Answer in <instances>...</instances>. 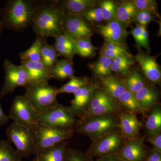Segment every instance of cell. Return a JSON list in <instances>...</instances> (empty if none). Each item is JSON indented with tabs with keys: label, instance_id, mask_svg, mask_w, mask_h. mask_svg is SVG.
Returning <instances> with one entry per match:
<instances>
[{
	"label": "cell",
	"instance_id": "42",
	"mask_svg": "<svg viewBox=\"0 0 161 161\" xmlns=\"http://www.w3.org/2000/svg\"><path fill=\"white\" fill-rule=\"evenodd\" d=\"M53 46L57 51L58 56L64 57L65 59L73 61V58L75 55L74 51L61 46L56 43H55Z\"/></svg>",
	"mask_w": 161,
	"mask_h": 161
},
{
	"label": "cell",
	"instance_id": "12",
	"mask_svg": "<svg viewBox=\"0 0 161 161\" xmlns=\"http://www.w3.org/2000/svg\"><path fill=\"white\" fill-rule=\"evenodd\" d=\"M100 86L99 84L92 82L74 93L75 98L69 107L73 116L80 118L88 106L95 91Z\"/></svg>",
	"mask_w": 161,
	"mask_h": 161
},
{
	"label": "cell",
	"instance_id": "20",
	"mask_svg": "<svg viewBox=\"0 0 161 161\" xmlns=\"http://www.w3.org/2000/svg\"><path fill=\"white\" fill-rule=\"evenodd\" d=\"M115 4L116 20L127 28L133 23L137 9L132 1H120Z\"/></svg>",
	"mask_w": 161,
	"mask_h": 161
},
{
	"label": "cell",
	"instance_id": "11",
	"mask_svg": "<svg viewBox=\"0 0 161 161\" xmlns=\"http://www.w3.org/2000/svg\"><path fill=\"white\" fill-rule=\"evenodd\" d=\"M63 31L64 33L73 40L81 38H91L94 34V29L92 25L79 15L65 14Z\"/></svg>",
	"mask_w": 161,
	"mask_h": 161
},
{
	"label": "cell",
	"instance_id": "7",
	"mask_svg": "<svg viewBox=\"0 0 161 161\" xmlns=\"http://www.w3.org/2000/svg\"><path fill=\"white\" fill-rule=\"evenodd\" d=\"M37 114L26 97L18 95L13 101L9 116L14 123L32 132L38 124Z\"/></svg>",
	"mask_w": 161,
	"mask_h": 161
},
{
	"label": "cell",
	"instance_id": "8",
	"mask_svg": "<svg viewBox=\"0 0 161 161\" xmlns=\"http://www.w3.org/2000/svg\"><path fill=\"white\" fill-rule=\"evenodd\" d=\"M6 134L8 140L14 144L22 158L35 155L34 137L33 132L29 129L14 122L7 128Z\"/></svg>",
	"mask_w": 161,
	"mask_h": 161
},
{
	"label": "cell",
	"instance_id": "45",
	"mask_svg": "<svg viewBox=\"0 0 161 161\" xmlns=\"http://www.w3.org/2000/svg\"><path fill=\"white\" fill-rule=\"evenodd\" d=\"M149 37V33L147 29V27L144 26L142 34L141 48H145L148 52V53H149L150 49Z\"/></svg>",
	"mask_w": 161,
	"mask_h": 161
},
{
	"label": "cell",
	"instance_id": "18",
	"mask_svg": "<svg viewBox=\"0 0 161 161\" xmlns=\"http://www.w3.org/2000/svg\"><path fill=\"white\" fill-rule=\"evenodd\" d=\"M135 96L141 106L147 112L157 105L159 104L158 91L152 84L146 83L135 94Z\"/></svg>",
	"mask_w": 161,
	"mask_h": 161
},
{
	"label": "cell",
	"instance_id": "23",
	"mask_svg": "<svg viewBox=\"0 0 161 161\" xmlns=\"http://www.w3.org/2000/svg\"><path fill=\"white\" fill-rule=\"evenodd\" d=\"M121 111L141 114L146 116V112L136 98L135 94L126 91L119 97L116 101Z\"/></svg>",
	"mask_w": 161,
	"mask_h": 161
},
{
	"label": "cell",
	"instance_id": "4",
	"mask_svg": "<svg viewBox=\"0 0 161 161\" xmlns=\"http://www.w3.org/2000/svg\"><path fill=\"white\" fill-rule=\"evenodd\" d=\"M23 96L26 97L37 114L53 108L59 104L57 87L48 83L29 82Z\"/></svg>",
	"mask_w": 161,
	"mask_h": 161
},
{
	"label": "cell",
	"instance_id": "2",
	"mask_svg": "<svg viewBox=\"0 0 161 161\" xmlns=\"http://www.w3.org/2000/svg\"><path fill=\"white\" fill-rule=\"evenodd\" d=\"M40 2L29 0H11L2 11L3 27L16 31H22L31 25L35 11Z\"/></svg>",
	"mask_w": 161,
	"mask_h": 161
},
{
	"label": "cell",
	"instance_id": "22",
	"mask_svg": "<svg viewBox=\"0 0 161 161\" xmlns=\"http://www.w3.org/2000/svg\"><path fill=\"white\" fill-rule=\"evenodd\" d=\"M69 141H64L41 151L36 155L38 161H65Z\"/></svg>",
	"mask_w": 161,
	"mask_h": 161
},
{
	"label": "cell",
	"instance_id": "15",
	"mask_svg": "<svg viewBox=\"0 0 161 161\" xmlns=\"http://www.w3.org/2000/svg\"><path fill=\"white\" fill-rule=\"evenodd\" d=\"M135 62L140 66L144 76L150 82L159 84L161 80V71L155 58L139 49L137 54L133 57Z\"/></svg>",
	"mask_w": 161,
	"mask_h": 161
},
{
	"label": "cell",
	"instance_id": "44",
	"mask_svg": "<svg viewBox=\"0 0 161 161\" xmlns=\"http://www.w3.org/2000/svg\"><path fill=\"white\" fill-rule=\"evenodd\" d=\"M144 161H161V152L153 147L147 148V154Z\"/></svg>",
	"mask_w": 161,
	"mask_h": 161
},
{
	"label": "cell",
	"instance_id": "36",
	"mask_svg": "<svg viewBox=\"0 0 161 161\" xmlns=\"http://www.w3.org/2000/svg\"><path fill=\"white\" fill-rule=\"evenodd\" d=\"M132 3L137 10L150 13L159 18L157 3L154 0H132Z\"/></svg>",
	"mask_w": 161,
	"mask_h": 161
},
{
	"label": "cell",
	"instance_id": "13",
	"mask_svg": "<svg viewBox=\"0 0 161 161\" xmlns=\"http://www.w3.org/2000/svg\"><path fill=\"white\" fill-rule=\"evenodd\" d=\"M95 31L103 38L105 41L126 45L128 31L126 28L117 21L107 22L106 24L95 25Z\"/></svg>",
	"mask_w": 161,
	"mask_h": 161
},
{
	"label": "cell",
	"instance_id": "19",
	"mask_svg": "<svg viewBox=\"0 0 161 161\" xmlns=\"http://www.w3.org/2000/svg\"><path fill=\"white\" fill-rule=\"evenodd\" d=\"M58 3L65 14L80 15L87 9L98 6L99 1L97 0H65L58 1Z\"/></svg>",
	"mask_w": 161,
	"mask_h": 161
},
{
	"label": "cell",
	"instance_id": "28",
	"mask_svg": "<svg viewBox=\"0 0 161 161\" xmlns=\"http://www.w3.org/2000/svg\"><path fill=\"white\" fill-rule=\"evenodd\" d=\"M144 125V128L147 134L161 132V108L159 104L153 108Z\"/></svg>",
	"mask_w": 161,
	"mask_h": 161
},
{
	"label": "cell",
	"instance_id": "47",
	"mask_svg": "<svg viewBox=\"0 0 161 161\" xmlns=\"http://www.w3.org/2000/svg\"><path fill=\"white\" fill-rule=\"evenodd\" d=\"M0 98V99H1ZM10 119L9 116L5 114L0 103V127L3 126L7 123Z\"/></svg>",
	"mask_w": 161,
	"mask_h": 161
},
{
	"label": "cell",
	"instance_id": "10",
	"mask_svg": "<svg viewBox=\"0 0 161 161\" xmlns=\"http://www.w3.org/2000/svg\"><path fill=\"white\" fill-rule=\"evenodd\" d=\"M5 76L0 93V98L14 92L18 87L26 88L29 82V77L22 64L15 65L9 59L3 64Z\"/></svg>",
	"mask_w": 161,
	"mask_h": 161
},
{
	"label": "cell",
	"instance_id": "27",
	"mask_svg": "<svg viewBox=\"0 0 161 161\" xmlns=\"http://www.w3.org/2000/svg\"><path fill=\"white\" fill-rule=\"evenodd\" d=\"M112 60L110 58L99 55L98 60L90 64L89 67L93 75L100 79L112 75Z\"/></svg>",
	"mask_w": 161,
	"mask_h": 161
},
{
	"label": "cell",
	"instance_id": "14",
	"mask_svg": "<svg viewBox=\"0 0 161 161\" xmlns=\"http://www.w3.org/2000/svg\"><path fill=\"white\" fill-rule=\"evenodd\" d=\"M144 137L127 139L116 154L122 161H144L147 148Z\"/></svg>",
	"mask_w": 161,
	"mask_h": 161
},
{
	"label": "cell",
	"instance_id": "41",
	"mask_svg": "<svg viewBox=\"0 0 161 161\" xmlns=\"http://www.w3.org/2000/svg\"><path fill=\"white\" fill-rule=\"evenodd\" d=\"M55 43L74 51V40L65 34H61L55 37Z\"/></svg>",
	"mask_w": 161,
	"mask_h": 161
},
{
	"label": "cell",
	"instance_id": "24",
	"mask_svg": "<svg viewBox=\"0 0 161 161\" xmlns=\"http://www.w3.org/2000/svg\"><path fill=\"white\" fill-rule=\"evenodd\" d=\"M73 61L66 59L58 60L51 69L52 78L63 81L75 77Z\"/></svg>",
	"mask_w": 161,
	"mask_h": 161
},
{
	"label": "cell",
	"instance_id": "31",
	"mask_svg": "<svg viewBox=\"0 0 161 161\" xmlns=\"http://www.w3.org/2000/svg\"><path fill=\"white\" fill-rule=\"evenodd\" d=\"M58 55L53 45H50L43 40L41 48V61L47 68L52 69L58 61Z\"/></svg>",
	"mask_w": 161,
	"mask_h": 161
},
{
	"label": "cell",
	"instance_id": "21",
	"mask_svg": "<svg viewBox=\"0 0 161 161\" xmlns=\"http://www.w3.org/2000/svg\"><path fill=\"white\" fill-rule=\"evenodd\" d=\"M99 80L101 87L116 101L119 97L127 91L123 79L116 75L112 74Z\"/></svg>",
	"mask_w": 161,
	"mask_h": 161
},
{
	"label": "cell",
	"instance_id": "25",
	"mask_svg": "<svg viewBox=\"0 0 161 161\" xmlns=\"http://www.w3.org/2000/svg\"><path fill=\"white\" fill-rule=\"evenodd\" d=\"M135 62L132 55H121L112 60L111 70L125 78L131 71Z\"/></svg>",
	"mask_w": 161,
	"mask_h": 161
},
{
	"label": "cell",
	"instance_id": "26",
	"mask_svg": "<svg viewBox=\"0 0 161 161\" xmlns=\"http://www.w3.org/2000/svg\"><path fill=\"white\" fill-rule=\"evenodd\" d=\"M97 49L91 42V38H81L74 40V53L81 58H93L96 54Z\"/></svg>",
	"mask_w": 161,
	"mask_h": 161
},
{
	"label": "cell",
	"instance_id": "1",
	"mask_svg": "<svg viewBox=\"0 0 161 161\" xmlns=\"http://www.w3.org/2000/svg\"><path fill=\"white\" fill-rule=\"evenodd\" d=\"M65 14L58 1L40 2L32 22L34 32L43 38H55L61 34Z\"/></svg>",
	"mask_w": 161,
	"mask_h": 161
},
{
	"label": "cell",
	"instance_id": "37",
	"mask_svg": "<svg viewBox=\"0 0 161 161\" xmlns=\"http://www.w3.org/2000/svg\"><path fill=\"white\" fill-rule=\"evenodd\" d=\"M80 16L85 21L92 23H99L104 21L100 8L98 6L87 9Z\"/></svg>",
	"mask_w": 161,
	"mask_h": 161
},
{
	"label": "cell",
	"instance_id": "17",
	"mask_svg": "<svg viewBox=\"0 0 161 161\" xmlns=\"http://www.w3.org/2000/svg\"><path fill=\"white\" fill-rule=\"evenodd\" d=\"M21 64L27 72L29 82L48 83L52 78L51 71L47 68L41 61L27 62Z\"/></svg>",
	"mask_w": 161,
	"mask_h": 161
},
{
	"label": "cell",
	"instance_id": "3",
	"mask_svg": "<svg viewBox=\"0 0 161 161\" xmlns=\"http://www.w3.org/2000/svg\"><path fill=\"white\" fill-rule=\"evenodd\" d=\"M119 130L115 115H95L78 119L75 132L86 136L92 142L101 136Z\"/></svg>",
	"mask_w": 161,
	"mask_h": 161
},
{
	"label": "cell",
	"instance_id": "16",
	"mask_svg": "<svg viewBox=\"0 0 161 161\" xmlns=\"http://www.w3.org/2000/svg\"><path fill=\"white\" fill-rule=\"evenodd\" d=\"M118 119L119 128L127 139L140 138L142 123L138 119L136 114L120 111L116 115Z\"/></svg>",
	"mask_w": 161,
	"mask_h": 161
},
{
	"label": "cell",
	"instance_id": "43",
	"mask_svg": "<svg viewBox=\"0 0 161 161\" xmlns=\"http://www.w3.org/2000/svg\"><path fill=\"white\" fill-rule=\"evenodd\" d=\"M144 26L136 25V27L133 28L130 31V34L133 36L136 43L139 49H140L142 42V34ZM147 27V26H146Z\"/></svg>",
	"mask_w": 161,
	"mask_h": 161
},
{
	"label": "cell",
	"instance_id": "5",
	"mask_svg": "<svg viewBox=\"0 0 161 161\" xmlns=\"http://www.w3.org/2000/svg\"><path fill=\"white\" fill-rule=\"evenodd\" d=\"M34 137L35 155L47 148L73 137L74 129L48 127L38 123L32 131Z\"/></svg>",
	"mask_w": 161,
	"mask_h": 161
},
{
	"label": "cell",
	"instance_id": "30",
	"mask_svg": "<svg viewBox=\"0 0 161 161\" xmlns=\"http://www.w3.org/2000/svg\"><path fill=\"white\" fill-rule=\"evenodd\" d=\"M123 80L127 91L134 94L147 83L140 72L135 69H131L129 75Z\"/></svg>",
	"mask_w": 161,
	"mask_h": 161
},
{
	"label": "cell",
	"instance_id": "49",
	"mask_svg": "<svg viewBox=\"0 0 161 161\" xmlns=\"http://www.w3.org/2000/svg\"><path fill=\"white\" fill-rule=\"evenodd\" d=\"M31 161H38V160L36 159V158H35L34 159H33Z\"/></svg>",
	"mask_w": 161,
	"mask_h": 161
},
{
	"label": "cell",
	"instance_id": "32",
	"mask_svg": "<svg viewBox=\"0 0 161 161\" xmlns=\"http://www.w3.org/2000/svg\"><path fill=\"white\" fill-rule=\"evenodd\" d=\"M92 81L89 78L86 77H74L70 78L69 81L62 86L59 88L57 89L58 95L63 93H74L81 87L91 83Z\"/></svg>",
	"mask_w": 161,
	"mask_h": 161
},
{
	"label": "cell",
	"instance_id": "40",
	"mask_svg": "<svg viewBox=\"0 0 161 161\" xmlns=\"http://www.w3.org/2000/svg\"><path fill=\"white\" fill-rule=\"evenodd\" d=\"M146 141L153 146V148L161 152V132L147 134Z\"/></svg>",
	"mask_w": 161,
	"mask_h": 161
},
{
	"label": "cell",
	"instance_id": "33",
	"mask_svg": "<svg viewBox=\"0 0 161 161\" xmlns=\"http://www.w3.org/2000/svg\"><path fill=\"white\" fill-rule=\"evenodd\" d=\"M114 101H116L108 95L100 86L95 91L88 106L82 115L102 105Z\"/></svg>",
	"mask_w": 161,
	"mask_h": 161
},
{
	"label": "cell",
	"instance_id": "38",
	"mask_svg": "<svg viewBox=\"0 0 161 161\" xmlns=\"http://www.w3.org/2000/svg\"><path fill=\"white\" fill-rule=\"evenodd\" d=\"M65 161H94V160L89 156L86 152L68 148Z\"/></svg>",
	"mask_w": 161,
	"mask_h": 161
},
{
	"label": "cell",
	"instance_id": "29",
	"mask_svg": "<svg viewBox=\"0 0 161 161\" xmlns=\"http://www.w3.org/2000/svg\"><path fill=\"white\" fill-rule=\"evenodd\" d=\"M44 38L37 37L31 47L20 54L21 64L41 61V48Z\"/></svg>",
	"mask_w": 161,
	"mask_h": 161
},
{
	"label": "cell",
	"instance_id": "34",
	"mask_svg": "<svg viewBox=\"0 0 161 161\" xmlns=\"http://www.w3.org/2000/svg\"><path fill=\"white\" fill-rule=\"evenodd\" d=\"M22 158L9 140H0V161H23Z\"/></svg>",
	"mask_w": 161,
	"mask_h": 161
},
{
	"label": "cell",
	"instance_id": "9",
	"mask_svg": "<svg viewBox=\"0 0 161 161\" xmlns=\"http://www.w3.org/2000/svg\"><path fill=\"white\" fill-rule=\"evenodd\" d=\"M38 123L48 127L74 129L78 119L69 107L58 104L53 108L37 114Z\"/></svg>",
	"mask_w": 161,
	"mask_h": 161
},
{
	"label": "cell",
	"instance_id": "6",
	"mask_svg": "<svg viewBox=\"0 0 161 161\" xmlns=\"http://www.w3.org/2000/svg\"><path fill=\"white\" fill-rule=\"evenodd\" d=\"M126 140L119 130L106 134L92 142L86 153L92 158L116 154Z\"/></svg>",
	"mask_w": 161,
	"mask_h": 161
},
{
	"label": "cell",
	"instance_id": "48",
	"mask_svg": "<svg viewBox=\"0 0 161 161\" xmlns=\"http://www.w3.org/2000/svg\"><path fill=\"white\" fill-rule=\"evenodd\" d=\"M0 12H1V9H0ZM3 26H2V23H1V19H0V35H1V31L2 29L3 28Z\"/></svg>",
	"mask_w": 161,
	"mask_h": 161
},
{
	"label": "cell",
	"instance_id": "39",
	"mask_svg": "<svg viewBox=\"0 0 161 161\" xmlns=\"http://www.w3.org/2000/svg\"><path fill=\"white\" fill-rule=\"evenodd\" d=\"M155 17L147 12L137 10L133 22H135L136 25L147 26L152 21H154Z\"/></svg>",
	"mask_w": 161,
	"mask_h": 161
},
{
	"label": "cell",
	"instance_id": "46",
	"mask_svg": "<svg viewBox=\"0 0 161 161\" xmlns=\"http://www.w3.org/2000/svg\"><path fill=\"white\" fill-rule=\"evenodd\" d=\"M94 161H122L116 154H111L101 157Z\"/></svg>",
	"mask_w": 161,
	"mask_h": 161
},
{
	"label": "cell",
	"instance_id": "35",
	"mask_svg": "<svg viewBox=\"0 0 161 161\" xmlns=\"http://www.w3.org/2000/svg\"><path fill=\"white\" fill-rule=\"evenodd\" d=\"M100 8L104 21L107 22L116 20V7L115 3L110 0L99 1Z\"/></svg>",
	"mask_w": 161,
	"mask_h": 161
}]
</instances>
